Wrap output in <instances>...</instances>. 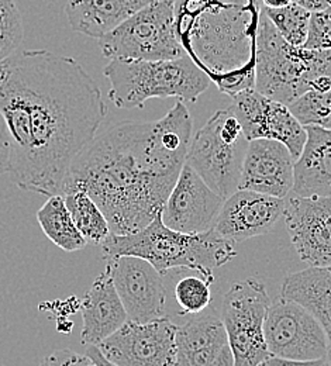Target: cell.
Returning a JSON list of instances; mask_svg holds the SVG:
<instances>
[{"mask_svg": "<svg viewBox=\"0 0 331 366\" xmlns=\"http://www.w3.org/2000/svg\"><path fill=\"white\" fill-rule=\"evenodd\" d=\"M0 112L11 138L9 177L17 187L62 196L68 171L107 114L102 92L74 58L47 49L0 61Z\"/></svg>", "mask_w": 331, "mask_h": 366, "instance_id": "6da1fadb", "label": "cell"}, {"mask_svg": "<svg viewBox=\"0 0 331 366\" xmlns=\"http://www.w3.org/2000/svg\"><path fill=\"white\" fill-rule=\"evenodd\" d=\"M193 119L182 100L157 122H122L76 157L62 196L87 192L113 235L145 229L161 212L187 164Z\"/></svg>", "mask_w": 331, "mask_h": 366, "instance_id": "7a4b0ae2", "label": "cell"}, {"mask_svg": "<svg viewBox=\"0 0 331 366\" xmlns=\"http://www.w3.org/2000/svg\"><path fill=\"white\" fill-rule=\"evenodd\" d=\"M261 0H175V29L185 52L220 92L255 89Z\"/></svg>", "mask_w": 331, "mask_h": 366, "instance_id": "3957f363", "label": "cell"}, {"mask_svg": "<svg viewBox=\"0 0 331 366\" xmlns=\"http://www.w3.org/2000/svg\"><path fill=\"white\" fill-rule=\"evenodd\" d=\"M104 259L116 257H139L149 262L159 274L185 268L213 282V271L230 262L237 255L234 241L214 229L200 234H185L168 229L161 213L145 227L129 235H113L100 245Z\"/></svg>", "mask_w": 331, "mask_h": 366, "instance_id": "277c9868", "label": "cell"}, {"mask_svg": "<svg viewBox=\"0 0 331 366\" xmlns=\"http://www.w3.org/2000/svg\"><path fill=\"white\" fill-rule=\"evenodd\" d=\"M330 76L331 51L289 44L262 6L255 44V89L289 106L306 92L323 86Z\"/></svg>", "mask_w": 331, "mask_h": 366, "instance_id": "5b68a950", "label": "cell"}, {"mask_svg": "<svg viewBox=\"0 0 331 366\" xmlns=\"http://www.w3.org/2000/svg\"><path fill=\"white\" fill-rule=\"evenodd\" d=\"M103 75L109 97L119 109H142L147 100L177 97L196 102L212 81L188 54L177 59H110Z\"/></svg>", "mask_w": 331, "mask_h": 366, "instance_id": "8992f818", "label": "cell"}, {"mask_svg": "<svg viewBox=\"0 0 331 366\" xmlns=\"http://www.w3.org/2000/svg\"><path fill=\"white\" fill-rule=\"evenodd\" d=\"M248 144L236 114L217 110L192 138L187 164L226 200L238 190Z\"/></svg>", "mask_w": 331, "mask_h": 366, "instance_id": "52a82bcc", "label": "cell"}, {"mask_svg": "<svg viewBox=\"0 0 331 366\" xmlns=\"http://www.w3.org/2000/svg\"><path fill=\"white\" fill-rule=\"evenodd\" d=\"M109 59L162 61L185 55L175 29V0H154L99 39Z\"/></svg>", "mask_w": 331, "mask_h": 366, "instance_id": "ba28073f", "label": "cell"}, {"mask_svg": "<svg viewBox=\"0 0 331 366\" xmlns=\"http://www.w3.org/2000/svg\"><path fill=\"white\" fill-rule=\"evenodd\" d=\"M271 305L265 285L254 277L236 282L224 295L220 317L236 366H258L272 357L264 332Z\"/></svg>", "mask_w": 331, "mask_h": 366, "instance_id": "9c48e42d", "label": "cell"}, {"mask_svg": "<svg viewBox=\"0 0 331 366\" xmlns=\"http://www.w3.org/2000/svg\"><path fill=\"white\" fill-rule=\"evenodd\" d=\"M265 342L272 357L293 361L327 358L329 344L323 325L300 303L280 297L265 320Z\"/></svg>", "mask_w": 331, "mask_h": 366, "instance_id": "30bf717a", "label": "cell"}, {"mask_svg": "<svg viewBox=\"0 0 331 366\" xmlns=\"http://www.w3.org/2000/svg\"><path fill=\"white\" fill-rule=\"evenodd\" d=\"M177 330L168 317L127 320L97 348L116 366H177Z\"/></svg>", "mask_w": 331, "mask_h": 366, "instance_id": "8fae6325", "label": "cell"}, {"mask_svg": "<svg viewBox=\"0 0 331 366\" xmlns=\"http://www.w3.org/2000/svg\"><path fill=\"white\" fill-rule=\"evenodd\" d=\"M232 99L233 104L229 109L236 114L248 141H280L296 161L299 159L307 132L286 104L261 94L257 89L242 91Z\"/></svg>", "mask_w": 331, "mask_h": 366, "instance_id": "7c38bea8", "label": "cell"}, {"mask_svg": "<svg viewBox=\"0 0 331 366\" xmlns=\"http://www.w3.org/2000/svg\"><path fill=\"white\" fill-rule=\"evenodd\" d=\"M106 268L129 320L149 322L167 317L165 283L162 274L149 262L139 257L123 255L107 259Z\"/></svg>", "mask_w": 331, "mask_h": 366, "instance_id": "4fadbf2b", "label": "cell"}, {"mask_svg": "<svg viewBox=\"0 0 331 366\" xmlns=\"http://www.w3.org/2000/svg\"><path fill=\"white\" fill-rule=\"evenodd\" d=\"M285 222L302 262L310 268H331V197L292 196Z\"/></svg>", "mask_w": 331, "mask_h": 366, "instance_id": "5bb4252c", "label": "cell"}, {"mask_svg": "<svg viewBox=\"0 0 331 366\" xmlns=\"http://www.w3.org/2000/svg\"><path fill=\"white\" fill-rule=\"evenodd\" d=\"M224 199L185 164L178 182L162 207L161 217L168 229L200 234L214 229Z\"/></svg>", "mask_w": 331, "mask_h": 366, "instance_id": "9a60e30c", "label": "cell"}, {"mask_svg": "<svg viewBox=\"0 0 331 366\" xmlns=\"http://www.w3.org/2000/svg\"><path fill=\"white\" fill-rule=\"evenodd\" d=\"M286 199L238 189L223 203L214 229L241 242L271 232L284 217Z\"/></svg>", "mask_w": 331, "mask_h": 366, "instance_id": "2e32d148", "label": "cell"}, {"mask_svg": "<svg viewBox=\"0 0 331 366\" xmlns=\"http://www.w3.org/2000/svg\"><path fill=\"white\" fill-rule=\"evenodd\" d=\"M177 366H236L227 331L213 309L178 325Z\"/></svg>", "mask_w": 331, "mask_h": 366, "instance_id": "e0dca14e", "label": "cell"}, {"mask_svg": "<svg viewBox=\"0 0 331 366\" xmlns=\"http://www.w3.org/2000/svg\"><path fill=\"white\" fill-rule=\"evenodd\" d=\"M296 159L282 142L252 139L248 144L238 189L285 199L295 184Z\"/></svg>", "mask_w": 331, "mask_h": 366, "instance_id": "ac0fdd59", "label": "cell"}, {"mask_svg": "<svg viewBox=\"0 0 331 366\" xmlns=\"http://www.w3.org/2000/svg\"><path fill=\"white\" fill-rule=\"evenodd\" d=\"M81 313L84 320L82 342L96 347L129 320L107 268L97 274L88 289L81 302Z\"/></svg>", "mask_w": 331, "mask_h": 366, "instance_id": "d6986e66", "label": "cell"}, {"mask_svg": "<svg viewBox=\"0 0 331 366\" xmlns=\"http://www.w3.org/2000/svg\"><path fill=\"white\" fill-rule=\"evenodd\" d=\"M307 139L295 164L297 196L331 197V129L306 126Z\"/></svg>", "mask_w": 331, "mask_h": 366, "instance_id": "ffe728a7", "label": "cell"}, {"mask_svg": "<svg viewBox=\"0 0 331 366\" xmlns=\"http://www.w3.org/2000/svg\"><path fill=\"white\" fill-rule=\"evenodd\" d=\"M154 0H66L71 27L88 37L102 39Z\"/></svg>", "mask_w": 331, "mask_h": 366, "instance_id": "44dd1931", "label": "cell"}, {"mask_svg": "<svg viewBox=\"0 0 331 366\" xmlns=\"http://www.w3.org/2000/svg\"><path fill=\"white\" fill-rule=\"evenodd\" d=\"M281 297L300 303L320 321L327 335L331 366V268H309L286 276Z\"/></svg>", "mask_w": 331, "mask_h": 366, "instance_id": "7402d4cb", "label": "cell"}, {"mask_svg": "<svg viewBox=\"0 0 331 366\" xmlns=\"http://www.w3.org/2000/svg\"><path fill=\"white\" fill-rule=\"evenodd\" d=\"M37 222L48 239L62 251L76 252L84 249L88 244L75 226L64 196L61 194L48 197L46 204L37 212Z\"/></svg>", "mask_w": 331, "mask_h": 366, "instance_id": "603a6c76", "label": "cell"}, {"mask_svg": "<svg viewBox=\"0 0 331 366\" xmlns=\"http://www.w3.org/2000/svg\"><path fill=\"white\" fill-rule=\"evenodd\" d=\"M65 204L72 216L75 226L88 242L102 245L112 234L109 222L95 200L82 190L64 194Z\"/></svg>", "mask_w": 331, "mask_h": 366, "instance_id": "cb8c5ba5", "label": "cell"}, {"mask_svg": "<svg viewBox=\"0 0 331 366\" xmlns=\"http://www.w3.org/2000/svg\"><path fill=\"white\" fill-rule=\"evenodd\" d=\"M264 10L278 33L289 44L303 46L309 33L312 11L295 1L280 9H268L264 6Z\"/></svg>", "mask_w": 331, "mask_h": 366, "instance_id": "d4e9b609", "label": "cell"}, {"mask_svg": "<svg viewBox=\"0 0 331 366\" xmlns=\"http://www.w3.org/2000/svg\"><path fill=\"white\" fill-rule=\"evenodd\" d=\"M287 107L305 127L331 129V81L325 88L306 92Z\"/></svg>", "mask_w": 331, "mask_h": 366, "instance_id": "484cf974", "label": "cell"}, {"mask_svg": "<svg viewBox=\"0 0 331 366\" xmlns=\"http://www.w3.org/2000/svg\"><path fill=\"white\" fill-rule=\"evenodd\" d=\"M213 282L202 274H189L179 279L175 285V300L181 307V315H199L210 307Z\"/></svg>", "mask_w": 331, "mask_h": 366, "instance_id": "4316f807", "label": "cell"}, {"mask_svg": "<svg viewBox=\"0 0 331 366\" xmlns=\"http://www.w3.org/2000/svg\"><path fill=\"white\" fill-rule=\"evenodd\" d=\"M24 40L21 13L14 0H0V61L19 51Z\"/></svg>", "mask_w": 331, "mask_h": 366, "instance_id": "83f0119b", "label": "cell"}, {"mask_svg": "<svg viewBox=\"0 0 331 366\" xmlns=\"http://www.w3.org/2000/svg\"><path fill=\"white\" fill-rule=\"evenodd\" d=\"M303 48L331 51V6L325 10L312 11L309 33Z\"/></svg>", "mask_w": 331, "mask_h": 366, "instance_id": "f1b7e54d", "label": "cell"}, {"mask_svg": "<svg viewBox=\"0 0 331 366\" xmlns=\"http://www.w3.org/2000/svg\"><path fill=\"white\" fill-rule=\"evenodd\" d=\"M40 366H97L89 355H81L72 350H61L47 355Z\"/></svg>", "mask_w": 331, "mask_h": 366, "instance_id": "f546056e", "label": "cell"}, {"mask_svg": "<svg viewBox=\"0 0 331 366\" xmlns=\"http://www.w3.org/2000/svg\"><path fill=\"white\" fill-rule=\"evenodd\" d=\"M11 138L3 113L0 112V178L9 174Z\"/></svg>", "mask_w": 331, "mask_h": 366, "instance_id": "4dcf8cb0", "label": "cell"}, {"mask_svg": "<svg viewBox=\"0 0 331 366\" xmlns=\"http://www.w3.org/2000/svg\"><path fill=\"white\" fill-rule=\"evenodd\" d=\"M258 366H330L327 358L316 360V361H293V360H284L278 357H270Z\"/></svg>", "mask_w": 331, "mask_h": 366, "instance_id": "1f68e13d", "label": "cell"}, {"mask_svg": "<svg viewBox=\"0 0 331 366\" xmlns=\"http://www.w3.org/2000/svg\"><path fill=\"white\" fill-rule=\"evenodd\" d=\"M299 6L307 9L309 11H319L330 7V0H293Z\"/></svg>", "mask_w": 331, "mask_h": 366, "instance_id": "d6a6232c", "label": "cell"}, {"mask_svg": "<svg viewBox=\"0 0 331 366\" xmlns=\"http://www.w3.org/2000/svg\"><path fill=\"white\" fill-rule=\"evenodd\" d=\"M87 355H89L95 361L97 366H116L103 357V354L100 352V350L96 345H88Z\"/></svg>", "mask_w": 331, "mask_h": 366, "instance_id": "836d02e7", "label": "cell"}, {"mask_svg": "<svg viewBox=\"0 0 331 366\" xmlns=\"http://www.w3.org/2000/svg\"><path fill=\"white\" fill-rule=\"evenodd\" d=\"M261 1L268 9H280V7H285V6L290 4L293 0H261Z\"/></svg>", "mask_w": 331, "mask_h": 366, "instance_id": "e575fe53", "label": "cell"}, {"mask_svg": "<svg viewBox=\"0 0 331 366\" xmlns=\"http://www.w3.org/2000/svg\"><path fill=\"white\" fill-rule=\"evenodd\" d=\"M330 4H331V0H330Z\"/></svg>", "mask_w": 331, "mask_h": 366, "instance_id": "d590c367", "label": "cell"}]
</instances>
